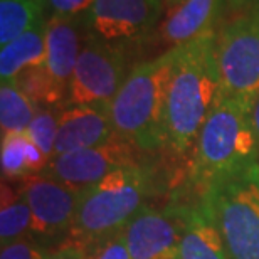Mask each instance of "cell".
Segmentation results:
<instances>
[{"label":"cell","instance_id":"6da1fadb","mask_svg":"<svg viewBox=\"0 0 259 259\" xmlns=\"http://www.w3.org/2000/svg\"><path fill=\"white\" fill-rule=\"evenodd\" d=\"M219 91L217 34L210 29L179 46L167 98V145L177 155L194 148Z\"/></svg>","mask_w":259,"mask_h":259},{"label":"cell","instance_id":"7a4b0ae2","mask_svg":"<svg viewBox=\"0 0 259 259\" xmlns=\"http://www.w3.org/2000/svg\"><path fill=\"white\" fill-rule=\"evenodd\" d=\"M177 56L179 46L137 64L110 103L116 137L142 152L167 145V98Z\"/></svg>","mask_w":259,"mask_h":259},{"label":"cell","instance_id":"3957f363","mask_svg":"<svg viewBox=\"0 0 259 259\" xmlns=\"http://www.w3.org/2000/svg\"><path fill=\"white\" fill-rule=\"evenodd\" d=\"M251 110V101L217 98L194 145L192 179L202 187L259 163Z\"/></svg>","mask_w":259,"mask_h":259},{"label":"cell","instance_id":"277c9868","mask_svg":"<svg viewBox=\"0 0 259 259\" xmlns=\"http://www.w3.org/2000/svg\"><path fill=\"white\" fill-rule=\"evenodd\" d=\"M150 190L152 172L143 163L121 167L82 189L69 231L72 241L84 246L121 232L145 207Z\"/></svg>","mask_w":259,"mask_h":259},{"label":"cell","instance_id":"5b68a950","mask_svg":"<svg viewBox=\"0 0 259 259\" xmlns=\"http://www.w3.org/2000/svg\"><path fill=\"white\" fill-rule=\"evenodd\" d=\"M200 200L214 217L232 259H259V163L212 180Z\"/></svg>","mask_w":259,"mask_h":259},{"label":"cell","instance_id":"8992f818","mask_svg":"<svg viewBox=\"0 0 259 259\" xmlns=\"http://www.w3.org/2000/svg\"><path fill=\"white\" fill-rule=\"evenodd\" d=\"M221 96L254 101L259 96V10H246L217 34Z\"/></svg>","mask_w":259,"mask_h":259},{"label":"cell","instance_id":"52a82bcc","mask_svg":"<svg viewBox=\"0 0 259 259\" xmlns=\"http://www.w3.org/2000/svg\"><path fill=\"white\" fill-rule=\"evenodd\" d=\"M126 76V59L120 46L91 35L82 42L64 106L110 105Z\"/></svg>","mask_w":259,"mask_h":259},{"label":"cell","instance_id":"ba28073f","mask_svg":"<svg viewBox=\"0 0 259 259\" xmlns=\"http://www.w3.org/2000/svg\"><path fill=\"white\" fill-rule=\"evenodd\" d=\"M19 194L30 209V234L34 237L53 239L71 231L81 190L48 174H37L22 179Z\"/></svg>","mask_w":259,"mask_h":259},{"label":"cell","instance_id":"9c48e42d","mask_svg":"<svg viewBox=\"0 0 259 259\" xmlns=\"http://www.w3.org/2000/svg\"><path fill=\"white\" fill-rule=\"evenodd\" d=\"M138 150L126 140L113 137L110 142L93 148L58 155L51 160L46 172L71 187L82 190L121 167L140 165Z\"/></svg>","mask_w":259,"mask_h":259},{"label":"cell","instance_id":"30bf717a","mask_svg":"<svg viewBox=\"0 0 259 259\" xmlns=\"http://www.w3.org/2000/svg\"><path fill=\"white\" fill-rule=\"evenodd\" d=\"M162 9L163 0H95L84 22L93 37L120 46L152 32Z\"/></svg>","mask_w":259,"mask_h":259},{"label":"cell","instance_id":"8fae6325","mask_svg":"<svg viewBox=\"0 0 259 259\" xmlns=\"http://www.w3.org/2000/svg\"><path fill=\"white\" fill-rule=\"evenodd\" d=\"M132 259H180L179 207L145 205L123 229Z\"/></svg>","mask_w":259,"mask_h":259},{"label":"cell","instance_id":"7c38bea8","mask_svg":"<svg viewBox=\"0 0 259 259\" xmlns=\"http://www.w3.org/2000/svg\"><path fill=\"white\" fill-rule=\"evenodd\" d=\"M116 137L110 105H71L59 110L54 157L93 148Z\"/></svg>","mask_w":259,"mask_h":259},{"label":"cell","instance_id":"4fadbf2b","mask_svg":"<svg viewBox=\"0 0 259 259\" xmlns=\"http://www.w3.org/2000/svg\"><path fill=\"white\" fill-rule=\"evenodd\" d=\"M180 259H232L204 202L179 207Z\"/></svg>","mask_w":259,"mask_h":259},{"label":"cell","instance_id":"5bb4252c","mask_svg":"<svg viewBox=\"0 0 259 259\" xmlns=\"http://www.w3.org/2000/svg\"><path fill=\"white\" fill-rule=\"evenodd\" d=\"M81 37L77 20L48 17L46 19V63L51 79L67 96L72 71L81 53Z\"/></svg>","mask_w":259,"mask_h":259},{"label":"cell","instance_id":"9a60e30c","mask_svg":"<svg viewBox=\"0 0 259 259\" xmlns=\"http://www.w3.org/2000/svg\"><path fill=\"white\" fill-rule=\"evenodd\" d=\"M221 7L222 0H184L170 7L160 24L163 42L177 48L197 39L212 29Z\"/></svg>","mask_w":259,"mask_h":259},{"label":"cell","instance_id":"2e32d148","mask_svg":"<svg viewBox=\"0 0 259 259\" xmlns=\"http://www.w3.org/2000/svg\"><path fill=\"white\" fill-rule=\"evenodd\" d=\"M46 63V19L0 49V79L14 81L29 67Z\"/></svg>","mask_w":259,"mask_h":259},{"label":"cell","instance_id":"e0dca14e","mask_svg":"<svg viewBox=\"0 0 259 259\" xmlns=\"http://www.w3.org/2000/svg\"><path fill=\"white\" fill-rule=\"evenodd\" d=\"M2 175L4 179H25L46 172L51 158L42 153L27 133L2 137Z\"/></svg>","mask_w":259,"mask_h":259},{"label":"cell","instance_id":"ac0fdd59","mask_svg":"<svg viewBox=\"0 0 259 259\" xmlns=\"http://www.w3.org/2000/svg\"><path fill=\"white\" fill-rule=\"evenodd\" d=\"M37 105L20 90L15 81L0 84V128L2 137L14 133H25L34 120Z\"/></svg>","mask_w":259,"mask_h":259},{"label":"cell","instance_id":"d6986e66","mask_svg":"<svg viewBox=\"0 0 259 259\" xmlns=\"http://www.w3.org/2000/svg\"><path fill=\"white\" fill-rule=\"evenodd\" d=\"M44 0H0V46H7L44 20Z\"/></svg>","mask_w":259,"mask_h":259},{"label":"cell","instance_id":"ffe728a7","mask_svg":"<svg viewBox=\"0 0 259 259\" xmlns=\"http://www.w3.org/2000/svg\"><path fill=\"white\" fill-rule=\"evenodd\" d=\"M30 232V209L19 192L2 184V207H0V244L9 246L12 242L25 239Z\"/></svg>","mask_w":259,"mask_h":259},{"label":"cell","instance_id":"44dd1931","mask_svg":"<svg viewBox=\"0 0 259 259\" xmlns=\"http://www.w3.org/2000/svg\"><path fill=\"white\" fill-rule=\"evenodd\" d=\"M14 81L37 106H64L66 95L54 84L44 64L29 67L24 72H20Z\"/></svg>","mask_w":259,"mask_h":259},{"label":"cell","instance_id":"7402d4cb","mask_svg":"<svg viewBox=\"0 0 259 259\" xmlns=\"http://www.w3.org/2000/svg\"><path fill=\"white\" fill-rule=\"evenodd\" d=\"M58 118L59 111H54L46 106H39L37 111H35L34 120L30 121L27 132H25L27 137L51 160L54 158L56 137H58Z\"/></svg>","mask_w":259,"mask_h":259},{"label":"cell","instance_id":"603a6c76","mask_svg":"<svg viewBox=\"0 0 259 259\" xmlns=\"http://www.w3.org/2000/svg\"><path fill=\"white\" fill-rule=\"evenodd\" d=\"M95 0H44L46 12H49V17H61L79 20L86 17L91 10Z\"/></svg>","mask_w":259,"mask_h":259},{"label":"cell","instance_id":"cb8c5ba5","mask_svg":"<svg viewBox=\"0 0 259 259\" xmlns=\"http://www.w3.org/2000/svg\"><path fill=\"white\" fill-rule=\"evenodd\" d=\"M86 259H132L123 231L106 237L91 254H86Z\"/></svg>","mask_w":259,"mask_h":259},{"label":"cell","instance_id":"d4e9b609","mask_svg":"<svg viewBox=\"0 0 259 259\" xmlns=\"http://www.w3.org/2000/svg\"><path fill=\"white\" fill-rule=\"evenodd\" d=\"M48 249L30 239H20L2 247L0 259H49Z\"/></svg>","mask_w":259,"mask_h":259},{"label":"cell","instance_id":"484cf974","mask_svg":"<svg viewBox=\"0 0 259 259\" xmlns=\"http://www.w3.org/2000/svg\"><path fill=\"white\" fill-rule=\"evenodd\" d=\"M86 254L88 251L84 249V246L72 241L71 244L63 246L58 251L51 252L49 259H86Z\"/></svg>","mask_w":259,"mask_h":259},{"label":"cell","instance_id":"4316f807","mask_svg":"<svg viewBox=\"0 0 259 259\" xmlns=\"http://www.w3.org/2000/svg\"><path fill=\"white\" fill-rule=\"evenodd\" d=\"M232 9L239 10H259V0H227Z\"/></svg>","mask_w":259,"mask_h":259},{"label":"cell","instance_id":"83f0119b","mask_svg":"<svg viewBox=\"0 0 259 259\" xmlns=\"http://www.w3.org/2000/svg\"><path fill=\"white\" fill-rule=\"evenodd\" d=\"M252 126H254V133H256V140H257V150H259V96L252 101Z\"/></svg>","mask_w":259,"mask_h":259},{"label":"cell","instance_id":"f1b7e54d","mask_svg":"<svg viewBox=\"0 0 259 259\" xmlns=\"http://www.w3.org/2000/svg\"><path fill=\"white\" fill-rule=\"evenodd\" d=\"M180 2H184V0H163V5H167V7H175V5H179Z\"/></svg>","mask_w":259,"mask_h":259}]
</instances>
